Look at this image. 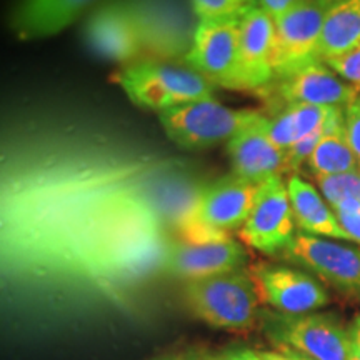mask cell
I'll return each instance as SVG.
<instances>
[{
	"label": "cell",
	"instance_id": "d6a6232c",
	"mask_svg": "<svg viewBox=\"0 0 360 360\" xmlns=\"http://www.w3.org/2000/svg\"><path fill=\"white\" fill-rule=\"evenodd\" d=\"M322 4H326L327 7H332V6H335L337 2H340V0H321Z\"/></svg>",
	"mask_w": 360,
	"mask_h": 360
},
{
	"label": "cell",
	"instance_id": "83f0119b",
	"mask_svg": "<svg viewBox=\"0 0 360 360\" xmlns=\"http://www.w3.org/2000/svg\"><path fill=\"white\" fill-rule=\"evenodd\" d=\"M300 2H302V0H260V7H262L267 13H270L274 19H277L278 15L290 11L292 7H295L297 4Z\"/></svg>",
	"mask_w": 360,
	"mask_h": 360
},
{
	"label": "cell",
	"instance_id": "7c38bea8",
	"mask_svg": "<svg viewBox=\"0 0 360 360\" xmlns=\"http://www.w3.org/2000/svg\"><path fill=\"white\" fill-rule=\"evenodd\" d=\"M289 262L312 270L315 276L337 289L360 292V250L309 233H295L292 244L282 252Z\"/></svg>",
	"mask_w": 360,
	"mask_h": 360
},
{
	"label": "cell",
	"instance_id": "d590c367",
	"mask_svg": "<svg viewBox=\"0 0 360 360\" xmlns=\"http://www.w3.org/2000/svg\"><path fill=\"white\" fill-rule=\"evenodd\" d=\"M302 360H310V359H302Z\"/></svg>",
	"mask_w": 360,
	"mask_h": 360
},
{
	"label": "cell",
	"instance_id": "484cf974",
	"mask_svg": "<svg viewBox=\"0 0 360 360\" xmlns=\"http://www.w3.org/2000/svg\"><path fill=\"white\" fill-rule=\"evenodd\" d=\"M344 119L349 146L360 165V94L349 105L344 107Z\"/></svg>",
	"mask_w": 360,
	"mask_h": 360
},
{
	"label": "cell",
	"instance_id": "3957f363",
	"mask_svg": "<svg viewBox=\"0 0 360 360\" xmlns=\"http://www.w3.org/2000/svg\"><path fill=\"white\" fill-rule=\"evenodd\" d=\"M260 186L236 174L207 184L191 212L180 220L177 238L187 244L231 238V232L240 231L250 215Z\"/></svg>",
	"mask_w": 360,
	"mask_h": 360
},
{
	"label": "cell",
	"instance_id": "5b68a950",
	"mask_svg": "<svg viewBox=\"0 0 360 360\" xmlns=\"http://www.w3.org/2000/svg\"><path fill=\"white\" fill-rule=\"evenodd\" d=\"M143 57L186 60L193 49L199 19L191 0H124Z\"/></svg>",
	"mask_w": 360,
	"mask_h": 360
},
{
	"label": "cell",
	"instance_id": "277c9868",
	"mask_svg": "<svg viewBox=\"0 0 360 360\" xmlns=\"http://www.w3.org/2000/svg\"><path fill=\"white\" fill-rule=\"evenodd\" d=\"M184 302L207 326L247 332L257 322L260 297L250 274L236 270L186 282Z\"/></svg>",
	"mask_w": 360,
	"mask_h": 360
},
{
	"label": "cell",
	"instance_id": "4dcf8cb0",
	"mask_svg": "<svg viewBox=\"0 0 360 360\" xmlns=\"http://www.w3.org/2000/svg\"><path fill=\"white\" fill-rule=\"evenodd\" d=\"M349 334H350V340L360 347V314L355 317V321L352 323V327H350Z\"/></svg>",
	"mask_w": 360,
	"mask_h": 360
},
{
	"label": "cell",
	"instance_id": "4fadbf2b",
	"mask_svg": "<svg viewBox=\"0 0 360 360\" xmlns=\"http://www.w3.org/2000/svg\"><path fill=\"white\" fill-rule=\"evenodd\" d=\"M84 37L105 60L127 65L143 58L142 44L124 0H107L92 8L85 19Z\"/></svg>",
	"mask_w": 360,
	"mask_h": 360
},
{
	"label": "cell",
	"instance_id": "8992f818",
	"mask_svg": "<svg viewBox=\"0 0 360 360\" xmlns=\"http://www.w3.org/2000/svg\"><path fill=\"white\" fill-rule=\"evenodd\" d=\"M259 110L231 109L215 98H202L159 114V120L170 141L186 150H202L229 142L257 122Z\"/></svg>",
	"mask_w": 360,
	"mask_h": 360
},
{
	"label": "cell",
	"instance_id": "f546056e",
	"mask_svg": "<svg viewBox=\"0 0 360 360\" xmlns=\"http://www.w3.org/2000/svg\"><path fill=\"white\" fill-rule=\"evenodd\" d=\"M260 359L262 360H302L295 357L294 354L287 355V354H277V352H260Z\"/></svg>",
	"mask_w": 360,
	"mask_h": 360
},
{
	"label": "cell",
	"instance_id": "836d02e7",
	"mask_svg": "<svg viewBox=\"0 0 360 360\" xmlns=\"http://www.w3.org/2000/svg\"><path fill=\"white\" fill-rule=\"evenodd\" d=\"M167 360H184V359H167Z\"/></svg>",
	"mask_w": 360,
	"mask_h": 360
},
{
	"label": "cell",
	"instance_id": "cb8c5ba5",
	"mask_svg": "<svg viewBox=\"0 0 360 360\" xmlns=\"http://www.w3.org/2000/svg\"><path fill=\"white\" fill-rule=\"evenodd\" d=\"M191 6L199 22L240 20L260 7V0H191Z\"/></svg>",
	"mask_w": 360,
	"mask_h": 360
},
{
	"label": "cell",
	"instance_id": "44dd1931",
	"mask_svg": "<svg viewBox=\"0 0 360 360\" xmlns=\"http://www.w3.org/2000/svg\"><path fill=\"white\" fill-rule=\"evenodd\" d=\"M337 107L294 103L283 105L274 117H267V132L277 147L287 152L307 135L326 127Z\"/></svg>",
	"mask_w": 360,
	"mask_h": 360
},
{
	"label": "cell",
	"instance_id": "5bb4252c",
	"mask_svg": "<svg viewBox=\"0 0 360 360\" xmlns=\"http://www.w3.org/2000/svg\"><path fill=\"white\" fill-rule=\"evenodd\" d=\"M274 47L276 20L262 7H257L240 20L238 69L242 89L260 94L274 82Z\"/></svg>",
	"mask_w": 360,
	"mask_h": 360
},
{
	"label": "cell",
	"instance_id": "52a82bcc",
	"mask_svg": "<svg viewBox=\"0 0 360 360\" xmlns=\"http://www.w3.org/2000/svg\"><path fill=\"white\" fill-rule=\"evenodd\" d=\"M295 225L289 188L278 175L260 186L252 212L238 231V238L262 254L282 255L294 240Z\"/></svg>",
	"mask_w": 360,
	"mask_h": 360
},
{
	"label": "cell",
	"instance_id": "d6986e66",
	"mask_svg": "<svg viewBox=\"0 0 360 360\" xmlns=\"http://www.w3.org/2000/svg\"><path fill=\"white\" fill-rule=\"evenodd\" d=\"M289 197L297 227L309 236H322L340 240H350L349 233L342 229L332 207L327 205L326 199L312 184L300 177L290 175L287 180Z\"/></svg>",
	"mask_w": 360,
	"mask_h": 360
},
{
	"label": "cell",
	"instance_id": "ffe728a7",
	"mask_svg": "<svg viewBox=\"0 0 360 360\" xmlns=\"http://www.w3.org/2000/svg\"><path fill=\"white\" fill-rule=\"evenodd\" d=\"M307 167L314 179L360 170L345 134L344 107H339L328 119L326 134L322 135L321 142L310 155Z\"/></svg>",
	"mask_w": 360,
	"mask_h": 360
},
{
	"label": "cell",
	"instance_id": "603a6c76",
	"mask_svg": "<svg viewBox=\"0 0 360 360\" xmlns=\"http://www.w3.org/2000/svg\"><path fill=\"white\" fill-rule=\"evenodd\" d=\"M315 182L334 212L360 210V170L319 177L315 179Z\"/></svg>",
	"mask_w": 360,
	"mask_h": 360
},
{
	"label": "cell",
	"instance_id": "4316f807",
	"mask_svg": "<svg viewBox=\"0 0 360 360\" xmlns=\"http://www.w3.org/2000/svg\"><path fill=\"white\" fill-rule=\"evenodd\" d=\"M339 224L349 233L350 240L360 244V210L357 212H335Z\"/></svg>",
	"mask_w": 360,
	"mask_h": 360
},
{
	"label": "cell",
	"instance_id": "30bf717a",
	"mask_svg": "<svg viewBox=\"0 0 360 360\" xmlns=\"http://www.w3.org/2000/svg\"><path fill=\"white\" fill-rule=\"evenodd\" d=\"M249 274L257 287L260 302L287 315H302L330 302L326 289L309 274L283 265H254Z\"/></svg>",
	"mask_w": 360,
	"mask_h": 360
},
{
	"label": "cell",
	"instance_id": "2e32d148",
	"mask_svg": "<svg viewBox=\"0 0 360 360\" xmlns=\"http://www.w3.org/2000/svg\"><path fill=\"white\" fill-rule=\"evenodd\" d=\"M265 124L267 117L262 115L227 142V154L237 177L264 184L289 172L285 152L274 143Z\"/></svg>",
	"mask_w": 360,
	"mask_h": 360
},
{
	"label": "cell",
	"instance_id": "e575fe53",
	"mask_svg": "<svg viewBox=\"0 0 360 360\" xmlns=\"http://www.w3.org/2000/svg\"><path fill=\"white\" fill-rule=\"evenodd\" d=\"M205 360H215V359H205Z\"/></svg>",
	"mask_w": 360,
	"mask_h": 360
},
{
	"label": "cell",
	"instance_id": "8fae6325",
	"mask_svg": "<svg viewBox=\"0 0 360 360\" xmlns=\"http://www.w3.org/2000/svg\"><path fill=\"white\" fill-rule=\"evenodd\" d=\"M265 97H276L283 105L309 103V105L345 107L359 97L360 90L342 80L322 60H315L285 77L276 79L262 92Z\"/></svg>",
	"mask_w": 360,
	"mask_h": 360
},
{
	"label": "cell",
	"instance_id": "ac0fdd59",
	"mask_svg": "<svg viewBox=\"0 0 360 360\" xmlns=\"http://www.w3.org/2000/svg\"><path fill=\"white\" fill-rule=\"evenodd\" d=\"M283 339L310 360H349L350 334L334 315L292 317L283 326Z\"/></svg>",
	"mask_w": 360,
	"mask_h": 360
},
{
	"label": "cell",
	"instance_id": "7a4b0ae2",
	"mask_svg": "<svg viewBox=\"0 0 360 360\" xmlns=\"http://www.w3.org/2000/svg\"><path fill=\"white\" fill-rule=\"evenodd\" d=\"M115 82L142 109L159 114L202 98H214L215 84L186 60H164L143 57L124 65Z\"/></svg>",
	"mask_w": 360,
	"mask_h": 360
},
{
	"label": "cell",
	"instance_id": "f1b7e54d",
	"mask_svg": "<svg viewBox=\"0 0 360 360\" xmlns=\"http://www.w3.org/2000/svg\"><path fill=\"white\" fill-rule=\"evenodd\" d=\"M215 360H262L259 352L254 350H232V352L222 354Z\"/></svg>",
	"mask_w": 360,
	"mask_h": 360
},
{
	"label": "cell",
	"instance_id": "9a60e30c",
	"mask_svg": "<svg viewBox=\"0 0 360 360\" xmlns=\"http://www.w3.org/2000/svg\"><path fill=\"white\" fill-rule=\"evenodd\" d=\"M245 262L244 247L232 237L207 244H187L177 240L169 252L165 274L188 282L236 272L244 267Z\"/></svg>",
	"mask_w": 360,
	"mask_h": 360
},
{
	"label": "cell",
	"instance_id": "1f68e13d",
	"mask_svg": "<svg viewBox=\"0 0 360 360\" xmlns=\"http://www.w3.org/2000/svg\"><path fill=\"white\" fill-rule=\"evenodd\" d=\"M350 342H352V340H350ZM349 360H360V347H359V345H355L354 342H352V344H350Z\"/></svg>",
	"mask_w": 360,
	"mask_h": 360
},
{
	"label": "cell",
	"instance_id": "6da1fadb",
	"mask_svg": "<svg viewBox=\"0 0 360 360\" xmlns=\"http://www.w3.org/2000/svg\"><path fill=\"white\" fill-rule=\"evenodd\" d=\"M0 182L4 289L112 305L165 274L207 186L192 162L74 122L8 132Z\"/></svg>",
	"mask_w": 360,
	"mask_h": 360
},
{
	"label": "cell",
	"instance_id": "d4e9b609",
	"mask_svg": "<svg viewBox=\"0 0 360 360\" xmlns=\"http://www.w3.org/2000/svg\"><path fill=\"white\" fill-rule=\"evenodd\" d=\"M345 82L360 90V42L339 57L323 60Z\"/></svg>",
	"mask_w": 360,
	"mask_h": 360
},
{
	"label": "cell",
	"instance_id": "e0dca14e",
	"mask_svg": "<svg viewBox=\"0 0 360 360\" xmlns=\"http://www.w3.org/2000/svg\"><path fill=\"white\" fill-rule=\"evenodd\" d=\"M97 4L98 0H19L12 12L11 29L20 40L53 37Z\"/></svg>",
	"mask_w": 360,
	"mask_h": 360
},
{
	"label": "cell",
	"instance_id": "7402d4cb",
	"mask_svg": "<svg viewBox=\"0 0 360 360\" xmlns=\"http://www.w3.org/2000/svg\"><path fill=\"white\" fill-rule=\"evenodd\" d=\"M360 42V0H340L323 20L319 60L339 57Z\"/></svg>",
	"mask_w": 360,
	"mask_h": 360
},
{
	"label": "cell",
	"instance_id": "9c48e42d",
	"mask_svg": "<svg viewBox=\"0 0 360 360\" xmlns=\"http://www.w3.org/2000/svg\"><path fill=\"white\" fill-rule=\"evenodd\" d=\"M240 20L200 22L193 49L186 58L188 65L210 82L225 89H242L238 69Z\"/></svg>",
	"mask_w": 360,
	"mask_h": 360
},
{
	"label": "cell",
	"instance_id": "ba28073f",
	"mask_svg": "<svg viewBox=\"0 0 360 360\" xmlns=\"http://www.w3.org/2000/svg\"><path fill=\"white\" fill-rule=\"evenodd\" d=\"M321 0H302L276 20L274 74L276 79L319 60L322 27L328 12ZM274 79V80H276Z\"/></svg>",
	"mask_w": 360,
	"mask_h": 360
}]
</instances>
